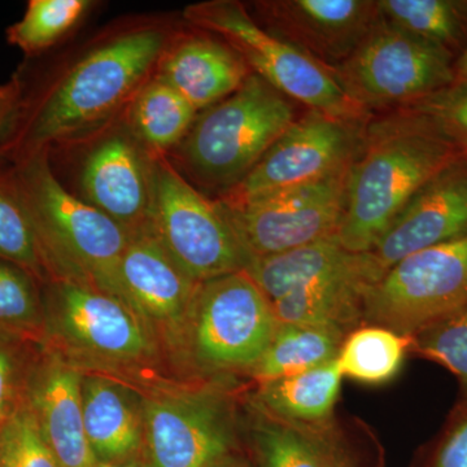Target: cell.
Masks as SVG:
<instances>
[{
	"label": "cell",
	"mask_w": 467,
	"mask_h": 467,
	"mask_svg": "<svg viewBox=\"0 0 467 467\" xmlns=\"http://www.w3.org/2000/svg\"><path fill=\"white\" fill-rule=\"evenodd\" d=\"M463 156L429 119L410 110L371 117L347 174L340 245L352 254L373 250L408 202Z\"/></svg>",
	"instance_id": "obj_1"
},
{
	"label": "cell",
	"mask_w": 467,
	"mask_h": 467,
	"mask_svg": "<svg viewBox=\"0 0 467 467\" xmlns=\"http://www.w3.org/2000/svg\"><path fill=\"white\" fill-rule=\"evenodd\" d=\"M11 174L32 218L50 282H78L122 300L119 265L128 230L67 192L52 171L48 150L17 160Z\"/></svg>",
	"instance_id": "obj_2"
},
{
	"label": "cell",
	"mask_w": 467,
	"mask_h": 467,
	"mask_svg": "<svg viewBox=\"0 0 467 467\" xmlns=\"http://www.w3.org/2000/svg\"><path fill=\"white\" fill-rule=\"evenodd\" d=\"M165 48L161 30L140 29L91 51L46 92L7 153L26 158L106 119L146 84Z\"/></svg>",
	"instance_id": "obj_3"
},
{
	"label": "cell",
	"mask_w": 467,
	"mask_h": 467,
	"mask_svg": "<svg viewBox=\"0 0 467 467\" xmlns=\"http://www.w3.org/2000/svg\"><path fill=\"white\" fill-rule=\"evenodd\" d=\"M296 104L256 73L229 98L196 117L181 155L202 182H241L297 119Z\"/></svg>",
	"instance_id": "obj_4"
},
{
	"label": "cell",
	"mask_w": 467,
	"mask_h": 467,
	"mask_svg": "<svg viewBox=\"0 0 467 467\" xmlns=\"http://www.w3.org/2000/svg\"><path fill=\"white\" fill-rule=\"evenodd\" d=\"M184 18L199 29L220 36L238 52L252 73L308 110L348 119L373 116L350 99L333 67L324 66L270 33L251 16L242 3L232 0L198 3L184 9Z\"/></svg>",
	"instance_id": "obj_5"
},
{
	"label": "cell",
	"mask_w": 467,
	"mask_h": 467,
	"mask_svg": "<svg viewBox=\"0 0 467 467\" xmlns=\"http://www.w3.org/2000/svg\"><path fill=\"white\" fill-rule=\"evenodd\" d=\"M278 326L272 303L243 270L199 285L183 346L204 373L250 374Z\"/></svg>",
	"instance_id": "obj_6"
},
{
	"label": "cell",
	"mask_w": 467,
	"mask_h": 467,
	"mask_svg": "<svg viewBox=\"0 0 467 467\" xmlns=\"http://www.w3.org/2000/svg\"><path fill=\"white\" fill-rule=\"evenodd\" d=\"M150 227L171 259L198 284L243 272L252 257L220 202L208 201L164 155L152 156Z\"/></svg>",
	"instance_id": "obj_7"
},
{
	"label": "cell",
	"mask_w": 467,
	"mask_h": 467,
	"mask_svg": "<svg viewBox=\"0 0 467 467\" xmlns=\"http://www.w3.org/2000/svg\"><path fill=\"white\" fill-rule=\"evenodd\" d=\"M448 52L380 18L340 66L333 67L350 99L368 112L405 109L454 82Z\"/></svg>",
	"instance_id": "obj_8"
},
{
	"label": "cell",
	"mask_w": 467,
	"mask_h": 467,
	"mask_svg": "<svg viewBox=\"0 0 467 467\" xmlns=\"http://www.w3.org/2000/svg\"><path fill=\"white\" fill-rule=\"evenodd\" d=\"M467 306V235L417 252L365 288L362 321L402 337Z\"/></svg>",
	"instance_id": "obj_9"
},
{
	"label": "cell",
	"mask_w": 467,
	"mask_h": 467,
	"mask_svg": "<svg viewBox=\"0 0 467 467\" xmlns=\"http://www.w3.org/2000/svg\"><path fill=\"white\" fill-rule=\"evenodd\" d=\"M46 285V346L110 365H131L153 355L155 337L124 301L67 279Z\"/></svg>",
	"instance_id": "obj_10"
},
{
	"label": "cell",
	"mask_w": 467,
	"mask_h": 467,
	"mask_svg": "<svg viewBox=\"0 0 467 467\" xmlns=\"http://www.w3.org/2000/svg\"><path fill=\"white\" fill-rule=\"evenodd\" d=\"M371 117L348 119L308 110L292 122L250 173L218 202L239 204L264 193L346 173L362 149Z\"/></svg>",
	"instance_id": "obj_11"
},
{
	"label": "cell",
	"mask_w": 467,
	"mask_h": 467,
	"mask_svg": "<svg viewBox=\"0 0 467 467\" xmlns=\"http://www.w3.org/2000/svg\"><path fill=\"white\" fill-rule=\"evenodd\" d=\"M143 420L144 467H221L233 456V410L217 389L150 396Z\"/></svg>",
	"instance_id": "obj_12"
},
{
	"label": "cell",
	"mask_w": 467,
	"mask_h": 467,
	"mask_svg": "<svg viewBox=\"0 0 467 467\" xmlns=\"http://www.w3.org/2000/svg\"><path fill=\"white\" fill-rule=\"evenodd\" d=\"M346 173L226 205L230 223L252 257L272 256L337 235L346 202Z\"/></svg>",
	"instance_id": "obj_13"
},
{
	"label": "cell",
	"mask_w": 467,
	"mask_h": 467,
	"mask_svg": "<svg viewBox=\"0 0 467 467\" xmlns=\"http://www.w3.org/2000/svg\"><path fill=\"white\" fill-rule=\"evenodd\" d=\"M122 300L150 333L183 346L198 282L165 251L150 225L131 233L119 265Z\"/></svg>",
	"instance_id": "obj_14"
},
{
	"label": "cell",
	"mask_w": 467,
	"mask_h": 467,
	"mask_svg": "<svg viewBox=\"0 0 467 467\" xmlns=\"http://www.w3.org/2000/svg\"><path fill=\"white\" fill-rule=\"evenodd\" d=\"M254 7L260 26L328 67L346 61L379 20L377 0H266Z\"/></svg>",
	"instance_id": "obj_15"
},
{
	"label": "cell",
	"mask_w": 467,
	"mask_h": 467,
	"mask_svg": "<svg viewBox=\"0 0 467 467\" xmlns=\"http://www.w3.org/2000/svg\"><path fill=\"white\" fill-rule=\"evenodd\" d=\"M466 235L467 156H463L408 202L368 254L380 278L405 257Z\"/></svg>",
	"instance_id": "obj_16"
},
{
	"label": "cell",
	"mask_w": 467,
	"mask_h": 467,
	"mask_svg": "<svg viewBox=\"0 0 467 467\" xmlns=\"http://www.w3.org/2000/svg\"><path fill=\"white\" fill-rule=\"evenodd\" d=\"M82 377L57 350L42 344L27 380V404L58 467L97 465L85 431Z\"/></svg>",
	"instance_id": "obj_17"
},
{
	"label": "cell",
	"mask_w": 467,
	"mask_h": 467,
	"mask_svg": "<svg viewBox=\"0 0 467 467\" xmlns=\"http://www.w3.org/2000/svg\"><path fill=\"white\" fill-rule=\"evenodd\" d=\"M81 186L88 204L129 234L150 225L152 158L147 159L124 135L110 137L91 150L82 169Z\"/></svg>",
	"instance_id": "obj_18"
},
{
	"label": "cell",
	"mask_w": 467,
	"mask_h": 467,
	"mask_svg": "<svg viewBox=\"0 0 467 467\" xmlns=\"http://www.w3.org/2000/svg\"><path fill=\"white\" fill-rule=\"evenodd\" d=\"M158 67L156 76L196 110L211 109L229 98L252 73L238 52L207 36H189L165 48Z\"/></svg>",
	"instance_id": "obj_19"
},
{
	"label": "cell",
	"mask_w": 467,
	"mask_h": 467,
	"mask_svg": "<svg viewBox=\"0 0 467 467\" xmlns=\"http://www.w3.org/2000/svg\"><path fill=\"white\" fill-rule=\"evenodd\" d=\"M86 436L97 463L138 460L143 445V400L109 378L82 377Z\"/></svg>",
	"instance_id": "obj_20"
},
{
	"label": "cell",
	"mask_w": 467,
	"mask_h": 467,
	"mask_svg": "<svg viewBox=\"0 0 467 467\" xmlns=\"http://www.w3.org/2000/svg\"><path fill=\"white\" fill-rule=\"evenodd\" d=\"M379 279L368 254L367 265L306 285L272 303L279 324L317 326L349 334L362 321L365 288Z\"/></svg>",
	"instance_id": "obj_21"
},
{
	"label": "cell",
	"mask_w": 467,
	"mask_h": 467,
	"mask_svg": "<svg viewBox=\"0 0 467 467\" xmlns=\"http://www.w3.org/2000/svg\"><path fill=\"white\" fill-rule=\"evenodd\" d=\"M368 254L344 250L337 235L272 256L256 257L244 270L270 303L324 279L367 265Z\"/></svg>",
	"instance_id": "obj_22"
},
{
	"label": "cell",
	"mask_w": 467,
	"mask_h": 467,
	"mask_svg": "<svg viewBox=\"0 0 467 467\" xmlns=\"http://www.w3.org/2000/svg\"><path fill=\"white\" fill-rule=\"evenodd\" d=\"M343 378L334 359L304 373L259 383L254 404L257 411L275 420L321 430L333 417Z\"/></svg>",
	"instance_id": "obj_23"
},
{
	"label": "cell",
	"mask_w": 467,
	"mask_h": 467,
	"mask_svg": "<svg viewBox=\"0 0 467 467\" xmlns=\"http://www.w3.org/2000/svg\"><path fill=\"white\" fill-rule=\"evenodd\" d=\"M347 335L317 326L279 324L250 374L261 383L321 367L337 358Z\"/></svg>",
	"instance_id": "obj_24"
},
{
	"label": "cell",
	"mask_w": 467,
	"mask_h": 467,
	"mask_svg": "<svg viewBox=\"0 0 467 467\" xmlns=\"http://www.w3.org/2000/svg\"><path fill=\"white\" fill-rule=\"evenodd\" d=\"M378 12L404 30L457 58L467 47V0H377Z\"/></svg>",
	"instance_id": "obj_25"
},
{
	"label": "cell",
	"mask_w": 467,
	"mask_h": 467,
	"mask_svg": "<svg viewBox=\"0 0 467 467\" xmlns=\"http://www.w3.org/2000/svg\"><path fill=\"white\" fill-rule=\"evenodd\" d=\"M198 110L159 76L138 90L130 109V122L138 140L152 156L182 143L192 130Z\"/></svg>",
	"instance_id": "obj_26"
},
{
	"label": "cell",
	"mask_w": 467,
	"mask_h": 467,
	"mask_svg": "<svg viewBox=\"0 0 467 467\" xmlns=\"http://www.w3.org/2000/svg\"><path fill=\"white\" fill-rule=\"evenodd\" d=\"M409 349V337L380 326L365 325L344 337L337 359L343 377L359 383L382 384L400 371Z\"/></svg>",
	"instance_id": "obj_27"
},
{
	"label": "cell",
	"mask_w": 467,
	"mask_h": 467,
	"mask_svg": "<svg viewBox=\"0 0 467 467\" xmlns=\"http://www.w3.org/2000/svg\"><path fill=\"white\" fill-rule=\"evenodd\" d=\"M0 260L26 270L39 285L50 284L38 236L11 171H0Z\"/></svg>",
	"instance_id": "obj_28"
},
{
	"label": "cell",
	"mask_w": 467,
	"mask_h": 467,
	"mask_svg": "<svg viewBox=\"0 0 467 467\" xmlns=\"http://www.w3.org/2000/svg\"><path fill=\"white\" fill-rule=\"evenodd\" d=\"M317 431L260 413L252 441L263 467H333Z\"/></svg>",
	"instance_id": "obj_29"
},
{
	"label": "cell",
	"mask_w": 467,
	"mask_h": 467,
	"mask_svg": "<svg viewBox=\"0 0 467 467\" xmlns=\"http://www.w3.org/2000/svg\"><path fill=\"white\" fill-rule=\"evenodd\" d=\"M38 285L26 270L0 261V334L45 344V306Z\"/></svg>",
	"instance_id": "obj_30"
},
{
	"label": "cell",
	"mask_w": 467,
	"mask_h": 467,
	"mask_svg": "<svg viewBox=\"0 0 467 467\" xmlns=\"http://www.w3.org/2000/svg\"><path fill=\"white\" fill-rule=\"evenodd\" d=\"M91 3L86 0H30L18 23L7 29V41L26 55L57 45L77 26Z\"/></svg>",
	"instance_id": "obj_31"
},
{
	"label": "cell",
	"mask_w": 467,
	"mask_h": 467,
	"mask_svg": "<svg viewBox=\"0 0 467 467\" xmlns=\"http://www.w3.org/2000/svg\"><path fill=\"white\" fill-rule=\"evenodd\" d=\"M410 349L447 368L459 379L463 405H467V306L418 331Z\"/></svg>",
	"instance_id": "obj_32"
},
{
	"label": "cell",
	"mask_w": 467,
	"mask_h": 467,
	"mask_svg": "<svg viewBox=\"0 0 467 467\" xmlns=\"http://www.w3.org/2000/svg\"><path fill=\"white\" fill-rule=\"evenodd\" d=\"M0 467H58L26 396L14 416L0 429Z\"/></svg>",
	"instance_id": "obj_33"
},
{
	"label": "cell",
	"mask_w": 467,
	"mask_h": 467,
	"mask_svg": "<svg viewBox=\"0 0 467 467\" xmlns=\"http://www.w3.org/2000/svg\"><path fill=\"white\" fill-rule=\"evenodd\" d=\"M41 346L0 334V429L26 400L27 380Z\"/></svg>",
	"instance_id": "obj_34"
},
{
	"label": "cell",
	"mask_w": 467,
	"mask_h": 467,
	"mask_svg": "<svg viewBox=\"0 0 467 467\" xmlns=\"http://www.w3.org/2000/svg\"><path fill=\"white\" fill-rule=\"evenodd\" d=\"M401 109L425 117L467 156V81L451 82Z\"/></svg>",
	"instance_id": "obj_35"
},
{
	"label": "cell",
	"mask_w": 467,
	"mask_h": 467,
	"mask_svg": "<svg viewBox=\"0 0 467 467\" xmlns=\"http://www.w3.org/2000/svg\"><path fill=\"white\" fill-rule=\"evenodd\" d=\"M430 467H467V405H461Z\"/></svg>",
	"instance_id": "obj_36"
},
{
	"label": "cell",
	"mask_w": 467,
	"mask_h": 467,
	"mask_svg": "<svg viewBox=\"0 0 467 467\" xmlns=\"http://www.w3.org/2000/svg\"><path fill=\"white\" fill-rule=\"evenodd\" d=\"M23 92L20 77H14L8 84L0 85V149H5V137L16 124L23 109Z\"/></svg>",
	"instance_id": "obj_37"
},
{
	"label": "cell",
	"mask_w": 467,
	"mask_h": 467,
	"mask_svg": "<svg viewBox=\"0 0 467 467\" xmlns=\"http://www.w3.org/2000/svg\"><path fill=\"white\" fill-rule=\"evenodd\" d=\"M454 81H467V47L454 61Z\"/></svg>",
	"instance_id": "obj_38"
},
{
	"label": "cell",
	"mask_w": 467,
	"mask_h": 467,
	"mask_svg": "<svg viewBox=\"0 0 467 467\" xmlns=\"http://www.w3.org/2000/svg\"><path fill=\"white\" fill-rule=\"evenodd\" d=\"M95 467H144L140 460L126 461V462L119 463H100L98 462Z\"/></svg>",
	"instance_id": "obj_39"
},
{
	"label": "cell",
	"mask_w": 467,
	"mask_h": 467,
	"mask_svg": "<svg viewBox=\"0 0 467 467\" xmlns=\"http://www.w3.org/2000/svg\"><path fill=\"white\" fill-rule=\"evenodd\" d=\"M221 467H247V466H245L244 463H243L241 460L235 459V457L232 456Z\"/></svg>",
	"instance_id": "obj_40"
},
{
	"label": "cell",
	"mask_w": 467,
	"mask_h": 467,
	"mask_svg": "<svg viewBox=\"0 0 467 467\" xmlns=\"http://www.w3.org/2000/svg\"><path fill=\"white\" fill-rule=\"evenodd\" d=\"M7 156V150L0 149V165L3 164V160Z\"/></svg>",
	"instance_id": "obj_41"
}]
</instances>
